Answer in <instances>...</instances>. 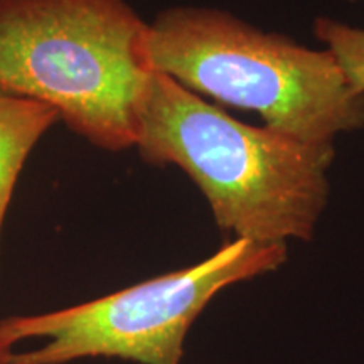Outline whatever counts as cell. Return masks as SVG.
Listing matches in <instances>:
<instances>
[{
	"label": "cell",
	"instance_id": "obj_3",
	"mask_svg": "<svg viewBox=\"0 0 364 364\" xmlns=\"http://www.w3.org/2000/svg\"><path fill=\"white\" fill-rule=\"evenodd\" d=\"M149 63L201 98L255 112L265 127L334 145L364 127V93L329 49L267 33L216 7L176 6L149 22Z\"/></svg>",
	"mask_w": 364,
	"mask_h": 364
},
{
	"label": "cell",
	"instance_id": "obj_2",
	"mask_svg": "<svg viewBox=\"0 0 364 364\" xmlns=\"http://www.w3.org/2000/svg\"><path fill=\"white\" fill-rule=\"evenodd\" d=\"M147 31L127 0H0V95L49 105L102 150L135 147Z\"/></svg>",
	"mask_w": 364,
	"mask_h": 364
},
{
	"label": "cell",
	"instance_id": "obj_1",
	"mask_svg": "<svg viewBox=\"0 0 364 364\" xmlns=\"http://www.w3.org/2000/svg\"><path fill=\"white\" fill-rule=\"evenodd\" d=\"M135 147L150 166L179 167L235 240H312L329 199L334 145L243 124L162 73L140 103Z\"/></svg>",
	"mask_w": 364,
	"mask_h": 364
},
{
	"label": "cell",
	"instance_id": "obj_5",
	"mask_svg": "<svg viewBox=\"0 0 364 364\" xmlns=\"http://www.w3.org/2000/svg\"><path fill=\"white\" fill-rule=\"evenodd\" d=\"M58 122V112L49 105L0 95V253L4 223L21 172L33 149Z\"/></svg>",
	"mask_w": 364,
	"mask_h": 364
},
{
	"label": "cell",
	"instance_id": "obj_6",
	"mask_svg": "<svg viewBox=\"0 0 364 364\" xmlns=\"http://www.w3.org/2000/svg\"><path fill=\"white\" fill-rule=\"evenodd\" d=\"M314 34L334 54L353 88L364 93V29L318 17L314 22Z\"/></svg>",
	"mask_w": 364,
	"mask_h": 364
},
{
	"label": "cell",
	"instance_id": "obj_7",
	"mask_svg": "<svg viewBox=\"0 0 364 364\" xmlns=\"http://www.w3.org/2000/svg\"><path fill=\"white\" fill-rule=\"evenodd\" d=\"M6 358H7V353L0 351V364H6Z\"/></svg>",
	"mask_w": 364,
	"mask_h": 364
},
{
	"label": "cell",
	"instance_id": "obj_4",
	"mask_svg": "<svg viewBox=\"0 0 364 364\" xmlns=\"http://www.w3.org/2000/svg\"><path fill=\"white\" fill-rule=\"evenodd\" d=\"M287 245L231 240L206 260L103 297L0 321L6 364H70L115 358L139 364H181L184 339L226 287L277 270Z\"/></svg>",
	"mask_w": 364,
	"mask_h": 364
}]
</instances>
